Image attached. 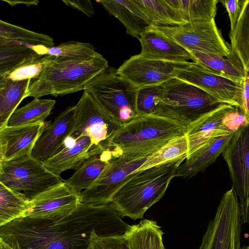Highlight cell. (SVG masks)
Segmentation results:
<instances>
[{
	"label": "cell",
	"instance_id": "30bf717a",
	"mask_svg": "<svg viewBox=\"0 0 249 249\" xmlns=\"http://www.w3.org/2000/svg\"><path fill=\"white\" fill-rule=\"evenodd\" d=\"M154 25L167 37L189 51L224 57H228L231 53V45L224 39L214 19L174 26Z\"/></svg>",
	"mask_w": 249,
	"mask_h": 249
},
{
	"label": "cell",
	"instance_id": "3957f363",
	"mask_svg": "<svg viewBox=\"0 0 249 249\" xmlns=\"http://www.w3.org/2000/svg\"><path fill=\"white\" fill-rule=\"evenodd\" d=\"M187 127L175 120L151 114L139 115L123 124L109 141L129 161L145 158L172 140L185 135Z\"/></svg>",
	"mask_w": 249,
	"mask_h": 249
},
{
	"label": "cell",
	"instance_id": "83f0119b",
	"mask_svg": "<svg viewBox=\"0 0 249 249\" xmlns=\"http://www.w3.org/2000/svg\"><path fill=\"white\" fill-rule=\"evenodd\" d=\"M30 81L0 78V128L7 125L10 117L24 99Z\"/></svg>",
	"mask_w": 249,
	"mask_h": 249
},
{
	"label": "cell",
	"instance_id": "ba28073f",
	"mask_svg": "<svg viewBox=\"0 0 249 249\" xmlns=\"http://www.w3.org/2000/svg\"><path fill=\"white\" fill-rule=\"evenodd\" d=\"M122 124L84 90L75 106V118L69 138L74 142L83 136H89L103 150L109 148V141Z\"/></svg>",
	"mask_w": 249,
	"mask_h": 249
},
{
	"label": "cell",
	"instance_id": "e575fe53",
	"mask_svg": "<svg viewBox=\"0 0 249 249\" xmlns=\"http://www.w3.org/2000/svg\"><path fill=\"white\" fill-rule=\"evenodd\" d=\"M161 85L145 87L138 89L135 100V109L137 116L153 113L161 98Z\"/></svg>",
	"mask_w": 249,
	"mask_h": 249
},
{
	"label": "cell",
	"instance_id": "4316f807",
	"mask_svg": "<svg viewBox=\"0 0 249 249\" xmlns=\"http://www.w3.org/2000/svg\"><path fill=\"white\" fill-rule=\"evenodd\" d=\"M48 48L21 45L0 46V78L7 77L24 62L46 55Z\"/></svg>",
	"mask_w": 249,
	"mask_h": 249
},
{
	"label": "cell",
	"instance_id": "7c38bea8",
	"mask_svg": "<svg viewBox=\"0 0 249 249\" xmlns=\"http://www.w3.org/2000/svg\"><path fill=\"white\" fill-rule=\"evenodd\" d=\"M247 119L240 109L223 104L203 115L187 127V156L213 138L235 132Z\"/></svg>",
	"mask_w": 249,
	"mask_h": 249
},
{
	"label": "cell",
	"instance_id": "f6af8a7d",
	"mask_svg": "<svg viewBox=\"0 0 249 249\" xmlns=\"http://www.w3.org/2000/svg\"><path fill=\"white\" fill-rule=\"evenodd\" d=\"M165 249H166L165 248Z\"/></svg>",
	"mask_w": 249,
	"mask_h": 249
},
{
	"label": "cell",
	"instance_id": "7bdbcfd3",
	"mask_svg": "<svg viewBox=\"0 0 249 249\" xmlns=\"http://www.w3.org/2000/svg\"><path fill=\"white\" fill-rule=\"evenodd\" d=\"M0 249H14L9 245L0 239Z\"/></svg>",
	"mask_w": 249,
	"mask_h": 249
},
{
	"label": "cell",
	"instance_id": "2e32d148",
	"mask_svg": "<svg viewBox=\"0 0 249 249\" xmlns=\"http://www.w3.org/2000/svg\"><path fill=\"white\" fill-rule=\"evenodd\" d=\"M74 118L75 106L68 107L53 121L45 123L31 157L42 163L61 150L72 129Z\"/></svg>",
	"mask_w": 249,
	"mask_h": 249
},
{
	"label": "cell",
	"instance_id": "74e56055",
	"mask_svg": "<svg viewBox=\"0 0 249 249\" xmlns=\"http://www.w3.org/2000/svg\"><path fill=\"white\" fill-rule=\"evenodd\" d=\"M87 249H129L124 235L102 236L95 231L91 234Z\"/></svg>",
	"mask_w": 249,
	"mask_h": 249
},
{
	"label": "cell",
	"instance_id": "e0dca14e",
	"mask_svg": "<svg viewBox=\"0 0 249 249\" xmlns=\"http://www.w3.org/2000/svg\"><path fill=\"white\" fill-rule=\"evenodd\" d=\"M80 203L79 195L63 181L30 200L23 216L64 215L72 212Z\"/></svg>",
	"mask_w": 249,
	"mask_h": 249
},
{
	"label": "cell",
	"instance_id": "d6a6232c",
	"mask_svg": "<svg viewBox=\"0 0 249 249\" xmlns=\"http://www.w3.org/2000/svg\"><path fill=\"white\" fill-rule=\"evenodd\" d=\"M152 24L164 26L181 25L186 22L166 0H133Z\"/></svg>",
	"mask_w": 249,
	"mask_h": 249
},
{
	"label": "cell",
	"instance_id": "ac0fdd59",
	"mask_svg": "<svg viewBox=\"0 0 249 249\" xmlns=\"http://www.w3.org/2000/svg\"><path fill=\"white\" fill-rule=\"evenodd\" d=\"M45 122L0 128V161H11L31 156Z\"/></svg>",
	"mask_w": 249,
	"mask_h": 249
},
{
	"label": "cell",
	"instance_id": "44dd1931",
	"mask_svg": "<svg viewBox=\"0 0 249 249\" xmlns=\"http://www.w3.org/2000/svg\"><path fill=\"white\" fill-rule=\"evenodd\" d=\"M235 132L214 137L187 156L178 167L176 177L190 178L203 171L222 153Z\"/></svg>",
	"mask_w": 249,
	"mask_h": 249
},
{
	"label": "cell",
	"instance_id": "f546056e",
	"mask_svg": "<svg viewBox=\"0 0 249 249\" xmlns=\"http://www.w3.org/2000/svg\"><path fill=\"white\" fill-rule=\"evenodd\" d=\"M55 101L35 98L24 106L16 109L10 117L7 125L16 126L44 122L54 107Z\"/></svg>",
	"mask_w": 249,
	"mask_h": 249
},
{
	"label": "cell",
	"instance_id": "9a60e30c",
	"mask_svg": "<svg viewBox=\"0 0 249 249\" xmlns=\"http://www.w3.org/2000/svg\"><path fill=\"white\" fill-rule=\"evenodd\" d=\"M133 55L117 69L119 73L138 89L160 85L176 78L177 70L188 64Z\"/></svg>",
	"mask_w": 249,
	"mask_h": 249
},
{
	"label": "cell",
	"instance_id": "ee69618b",
	"mask_svg": "<svg viewBox=\"0 0 249 249\" xmlns=\"http://www.w3.org/2000/svg\"><path fill=\"white\" fill-rule=\"evenodd\" d=\"M241 249H249V245L247 246H243Z\"/></svg>",
	"mask_w": 249,
	"mask_h": 249
},
{
	"label": "cell",
	"instance_id": "603a6c76",
	"mask_svg": "<svg viewBox=\"0 0 249 249\" xmlns=\"http://www.w3.org/2000/svg\"><path fill=\"white\" fill-rule=\"evenodd\" d=\"M197 62L220 76L237 82H244L248 73L238 57L231 52L227 57L189 51Z\"/></svg>",
	"mask_w": 249,
	"mask_h": 249
},
{
	"label": "cell",
	"instance_id": "f1b7e54d",
	"mask_svg": "<svg viewBox=\"0 0 249 249\" xmlns=\"http://www.w3.org/2000/svg\"><path fill=\"white\" fill-rule=\"evenodd\" d=\"M186 22L214 19L218 0H166Z\"/></svg>",
	"mask_w": 249,
	"mask_h": 249
},
{
	"label": "cell",
	"instance_id": "7a4b0ae2",
	"mask_svg": "<svg viewBox=\"0 0 249 249\" xmlns=\"http://www.w3.org/2000/svg\"><path fill=\"white\" fill-rule=\"evenodd\" d=\"M108 66L107 61L98 53L81 57L50 55L41 72L31 80L24 98L63 96L84 90L89 82Z\"/></svg>",
	"mask_w": 249,
	"mask_h": 249
},
{
	"label": "cell",
	"instance_id": "1f68e13d",
	"mask_svg": "<svg viewBox=\"0 0 249 249\" xmlns=\"http://www.w3.org/2000/svg\"><path fill=\"white\" fill-rule=\"evenodd\" d=\"M188 144L185 135L177 137L146 157L144 162L135 171H141L186 158Z\"/></svg>",
	"mask_w": 249,
	"mask_h": 249
},
{
	"label": "cell",
	"instance_id": "5bb4252c",
	"mask_svg": "<svg viewBox=\"0 0 249 249\" xmlns=\"http://www.w3.org/2000/svg\"><path fill=\"white\" fill-rule=\"evenodd\" d=\"M176 78L201 89L227 104L241 108L244 82H237L222 77L194 62H190L177 70Z\"/></svg>",
	"mask_w": 249,
	"mask_h": 249
},
{
	"label": "cell",
	"instance_id": "9c48e42d",
	"mask_svg": "<svg viewBox=\"0 0 249 249\" xmlns=\"http://www.w3.org/2000/svg\"><path fill=\"white\" fill-rule=\"evenodd\" d=\"M242 224L239 201L232 187L222 196L199 249H241Z\"/></svg>",
	"mask_w": 249,
	"mask_h": 249
},
{
	"label": "cell",
	"instance_id": "d4e9b609",
	"mask_svg": "<svg viewBox=\"0 0 249 249\" xmlns=\"http://www.w3.org/2000/svg\"><path fill=\"white\" fill-rule=\"evenodd\" d=\"M108 149L87 160L70 178L63 181L79 195L89 188L99 176L112 154Z\"/></svg>",
	"mask_w": 249,
	"mask_h": 249
},
{
	"label": "cell",
	"instance_id": "f35d334b",
	"mask_svg": "<svg viewBox=\"0 0 249 249\" xmlns=\"http://www.w3.org/2000/svg\"><path fill=\"white\" fill-rule=\"evenodd\" d=\"M246 1V0H220V2L227 10L229 16L231 23L230 32H232L234 29Z\"/></svg>",
	"mask_w": 249,
	"mask_h": 249
},
{
	"label": "cell",
	"instance_id": "277c9868",
	"mask_svg": "<svg viewBox=\"0 0 249 249\" xmlns=\"http://www.w3.org/2000/svg\"><path fill=\"white\" fill-rule=\"evenodd\" d=\"M186 159L128 175L111 201L121 216L143 218L148 209L164 196L177 168Z\"/></svg>",
	"mask_w": 249,
	"mask_h": 249
},
{
	"label": "cell",
	"instance_id": "4dcf8cb0",
	"mask_svg": "<svg viewBox=\"0 0 249 249\" xmlns=\"http://www.w3.org/2000/svg\"><path fill=\"white\" fill-rule=\"evenodd\" d=\"M229 35L231 52L249 74V0H246L235 28Z\"/></svg>",
	"mask_w": 249,
	"mask_h": 249
},
{
	"label": "cell",
	"instance_id": "b9f144b4",
	"mask_svg": "<svg viewBox=\"0 0 249 249\" xmlns=\"http://www.w3.org/2000/svg\"><path fill=\"white\" fill-rule=\"evenodd\" d=\"M3 1H5L8 3L11 6H15L19 4H23L27 6H31V5H37L39 3V1L37 0H2Z\"/></svg>",
	"mask_w": 249,
	"mask_h": 249
},
{
	"label": "cell",
	"instance_id": "d6986e66",
	"mask_svg": "<svg viewBox=\"0 0 249 249\" xmlns=\"http://www.w3.org/2000/svg\"><path fill=\"white\" fill-rule=\"evenodd\" d=\"M142 55L153 59L175 62H186L193 57L190 52L172 40L152 24L139 38Z\"/></svg>",
	"mask_w": 249,
	"mask_h": 249
},
{
	"label": "cell",
	"instance_id": "836d02e7",
	"mask_svg": "<svg viewBox=\"0 0 249 249\" xmlns=\"http://www.w3.org/2000/svg\"><path fill=\"white\" fill-rule=\"evenodd\" d=\"M29 202L22 194L0 183V227L23 216Z\"/></svg>",
	"mask_w": 249,
	"mask_h": 249
},
{
	"label": "cell",
	"instance_id": "8992f818",
	"mask_svg": "<svg viewBox=\"0 0 249 249\" xmlns=\"http://www.w3.org/2000/svg\"><path fill=\"white\" fill-rule=\"evenodd\" d=\"M138 89L108 66L86 86L88 92L122 125L137 116L135 100Z\"/></svg>",
	"mask_w": 249,
	"mask_h": 249
},
{
	"label": "cell",
	"instance_id": "484cf974",
	"mask_svg": "<svg viewBox=\"0 0 249 249\" xmlns=\"http://www.w3.org/2000/svg\"><path fill=\"white\" fill-rule=\"evenodd\" d=\"M21 45L31 47L55 46L53 39L48 35L38 33L0 20V46Z\"/></svg>",
	"mask_w": 249,
	"mask_h": 249
},
{
	"label": "cell",
	"instance_id": "52a82bcc",
	"mask_svg": "<svg viewBox=\"0 0 249 249\" xmlns=\"http://www.w3.org/2000/svg\"><path fill=\"white\" fill-rule=\"evenodd\" d=\"M58 176L31 156L0 161V183L24 195L29 200L61 184Z\"/></svg>",
	"mask_w": 249,
	"mask_h": 249
},
{
	"label": "cell",
	"instance_id": "ab89813d",
	"mask_svg": "<svg viewBox=\"0 0 249 249\" xmlns=\"http://www.w3.org/2000/svg\"><path fill=\"white\" fill-rule=\"evenodd\" d=\"M62 2L67 5L82 12L88 17H92L94 14L93 7L90 0H63Z\"/></svg>",
	"mask_w": 249,
	"mask_h": 249
},
{
	"label": "cell",
	"instance_id": "6da1fadb",
	"mask_svg": "<svg viewBox=\"0 0 249 249\" xmlns=\"http://www.w3.org/2000/svg\"><path fill=\"white\" fill-rule=\"evenodd\" d=\"M130 227L111 202H80L66 215L17 218L0 227V239L14 249H87L93 231L123 235Z\"/></svg>",
	"mask_w": 249,
	"mask_h": 249
},
{
	"label": "cell",
	"instance_id": "8d00e7d4",
	"mask_svg": "<svg viewBox=\"0 0 249 249\" xmlns=\"http://www.w3.org/2000/svg\"><path fill=\"white\" fill-rule=\"evenodd\" d=\"M49 58L50 55H46L24 62L18 66L6 77L12 81L35 79L41 72L48 62Z\"/></svg>",
	"mask_w": 249,
	"mask_h": 249
},
{
	"label": "cell",
	"instance_id": "60d3db41",
	"mask_svg": "<svg viewBox=\"0 0 249 249\" xmlns=\"http://www.w3.org/2000/svg\"><path fill=\"white\" fill-rule=\"evenodd\" d=\"M240 109L244 115L249 119V74L245 80L242 94V104Z\"/></svg>",
	"mask_w": 249,
	"mask_h": 249
},
{
	"label": "cell",
	"instance_id": "d590c367",
	"mask_svg": "<svg viewBox=\"0 0 249 249\" xmlns=\"http://www.w3.org/2000/svg\"><path fill=\"white\" fill-rule=\"evenodd\" d=\"M98 52L89 43L70 41L48 49L47 55L69 57H81L95 55Z\"/></svg>",
	"mask_w": 249,
	"mask_h": 249
},
{
	"label": "cell",
	"instance_id": "8fae6325",
	"mask_svg": "<svg viewBox=\"0 0 249 249\" xmlns=\"http://www.w3.org/2000/svg\"><path fill=\"white\" fill-rule=\"evenodd\" d=\"M222 154L238 198L242 223H249V121L236 129Z\"/></svg>",
	"mask_w": 249,
	"mask_h": 249
},
{
	"label": "cell",
	"instance_id": "4fadbf2b",
	"mask_svg": "<svg viewBox=\"0 0 249 249\" xmlns=\"http://www.w3.org/2000/svg\"><path fill=\"white\" fill-rule=\"evenodd\" d=\"M111 149L112 154L104 170L92 184L79 195L81 203L101 205L111 202L126 177L139 168L146 158L129 161Z\"/></svg>",
	"mask_w": 249,
	"mask_h": 249
},
{
	"label": "cell",
	"instance_id": "cb8c5ba5",
	"mask_svg": "<svg viewBox=\"0 0 249 249\" xmlns=\"http://www.w3.org/2000/svg\"><path fill=\"white\" fill-rule=\"evenodd\" d=\"M163 233L156 221L144 219L130 226L124 235L129 249H165Z\"/></svg>",
	"mask_w": 249,
	"mask_h": 249
},
{
	"label": "cell",
	"instance_id": "7402d4cb",
	"mask_svg": "<svg viewBox=\"0 0 249 249\" xmlns=\"http://www.w3.org/2000/svg\"><path fill=\"white\" fill-rule=\"evenodd\" d=\"M110 14L124 26L127 33L139 39L152 23L133 0H98Z\"/></svg>",
	"mask_w": 249,
	"mask_h": 249
},
{
	"label": "cell",
	"instance_id": "ffe728a7",
	"mask_svg": "<svg viewBox=\"0 0 249 249\" xmlns=\"http://www.w3.org/2000/svg\"><path fill=\"white\" fill-rule=\"evenodd\" d=\"M104 151L93 142L88 136H83L70 146H65L51 158L43 161V165L49 171L60 176L67 170H77L90 157Z\"/></svg>",
	"mask_w": 249,
	"mask_h": 249
},
{
	"label": "cell",
	"instance_id": "5b68a950",
	"mask_svg": "<svg viewBox=\"0 0 249 249\" xmlns=\"http://www.w3.org/2000/svg\"><path fill=\"white\" fill-rule=\"evenodd\" d=\"M161 86V98L152 114L177 121L186 127L205 113L227 104L177 78Z\"/></svg>",
	"mask_w": 249,
	"mask_h": 249
}]
</instances>
